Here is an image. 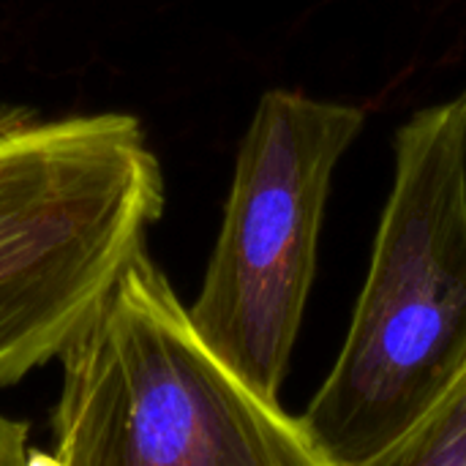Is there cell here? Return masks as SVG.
<instances>
[{"instance_id":"6da1fadb","label":"cell","mask_w":466,"mask_h":466,"mask_svg":"<svg viewBox=\"0 0 466 466\" xmlns=\"http://www.w3.org/2000/svg\"><path fill=\"white\" fill-rule=\"evenodd\" d=\"M393 156L344 347L300 415L325 466H380L466 360V90L418 109Z\"/></svg>"},{"instance_id":"7a4b0ae2","label":"cell","mask_w":466,"mask_h":466,"mask_svg":"<svg viewBox=\"0 0 466 466\" xmlns=\"http://www.w3.org/2000/svg\"><path fill=\"white\" fill-rule=\"evenodd\" d=\"M52 466H325L300 418L251 388L139 248L57 355Z\"/></svg>"},{"instance_id":"3957f363","label":"cell","mask_w":466,"mask_h":466,"mask_svg":"<svg viewBox=\"0 0 466 466\" xmlns=\"http://www.w3.org/2000/svg\"><path fill=\"white\" fill-rule=\"evenodd\" d=\"M164 202L134 115L0 106V388L63 352L147 246Z\"/></svg>"},{"instance_id":"277c9868","label":"cell","mask_w":466,"mask_h":466,"mask_svg":"<svg viewBox=\"0 0 466 466\" xmlns=\"http://www.w3.org/2000/svg\"><path fill=\"white\" fill-rule=\"evenodd\" d=\"M363 123L360 106L268 90L240 142L188 311L208 344L268 399H279L303 325L333 172Z\"/></svg>"},{"instance_id":"5b68a950","label":"cell","mask_w":466,"mask_h":466,"mask_svg":"<svg viewBox=\"0 0 466 466\" xmlns=\"http://www.w3.org/2000/svg\"><path fill=\"white\" fill-rule=\"evenodd\" d=\"M380 466H466V360L429 415Z\"/></svg>"},{"instance_id":"8992f818","label":"cell","mask_w":466,"mask_h":466,"mask_svg":"<svg viewBox=\"0 0 466 466\" xmlns=\"http://www.w3.org/2000/svg\"><path fill=\"white\" fill-rule=\"evenodd\" d=\"M38 451L30 445V426L0 415V464H35Z\"/></svg>"}]
</instances>
